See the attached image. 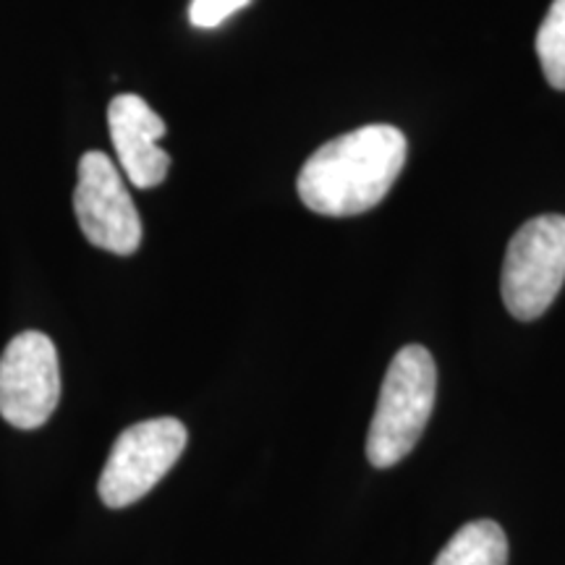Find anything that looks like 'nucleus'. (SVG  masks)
<instances>
[{"label":"nucleus","mask_w":565,"mask_h":565,"mask_svg":"<svg viewBox=\"0 0 565 565\" xmlns=\"http://www.w3.org/2000/svg\"><path fill=\"white\" fill-rule=\"evenodd\" d=\"M404 131L372 124L322 145L299 173L301 202L328 217H349L377 207L406 162Z\"/></svg>","instance_id":"obj_1"},{"label":"nucleus","mask_w":565,"mask_h":565,"mask_svg":"<svg viewBox=\"0 0 565 565\" xmlns=\"http://www.w3.org/2000/svg\"><path fill=\"white\" fill-rule=\"evenodd\" d=\"M437 370L424 345H406L393 356L374 408L366 458L377 469H391L422 440L435 408Z\"/></svg>","instance_id":"obj_2"},{"label":"nucleus","mask_w":565,"mask_h":565,"mask_svg":"<svg viewBox=\"0 0 565 565\" xmlns=\"http://www.w3.org/2000/svg\"><path fill=\"white\" fill-rule=\"evenodd\" d=\"M565 282V217L540 215L508 244L500 294L515 320L532 322L553 307Z\"/></svg>","instance_id":"obj_3"},{"label":"nucleus","mask_w":565,"mask_h":565,"mask_svg":"<svg viewBox=\"0 0 565 565\" xmlns=\"http://www.w3.org/2000/svg\"><path fill=\"white\" fill-rule=\"evenodd\" d=\"M189 443L186 427L173 416L147 419L124 429L103 466L97 492L108 508H126L152 492L179 461Z\"/></svg>","instance_id":"obj_4"},{"label":"nucleus","mask_w":565,"mask_h":565,"mask_svg":"<svg viewBox=\"0 0 565 565\" xmlns=\"http://www.w3.org/2000/svg\"><path fill=\"white\" fill-rule=\"evenodd\" d=\"M74 212L87 242L97 249L129 257L141 244V217L124 175L108 154L87 152L79 160Z\"/></svg>","instance_id":"obj_5"},{"label":"nucleus","mask_w":565,"mask_h":565,"mask_svg":"<svg viewBox=\"0 0 565 565\" xmlns=\"http://www.w3.org/2000/svg\"><path fill=\"white\" fill-rule=\"evenodd\" d=\"M61 401V366L45 333L26 330L0 356V416L17 429H38Z\"/></svg>","instance_id":"obj_6"},{"label":"nucleus","mask_w":565,"mask_h":565,"mask_svg":"<svg viewBox=\"0 0 565 565\" xmlns=\"http://www.w3.org/2000/svg\"><path fill=\"white\" fill-rule=\"evenodd\" d=\"M110 141L116 147L126 179L139 189H152L171 171V154L160 150L158 139L168 126L139 95L113 97L108 108Z\"/></svg>","instance_id":"obj_7"},{"label":"nucleus","mask_w":565,"mask_h":565,"mask_svg":"<svg viewBox=\"0 0 565 565\" xmlns=\"http://www.w3.org/2000/svg\"><path fill=\"white\" fill-rule=\"evenodd\" d=\"M433 565H508L505 532L490 519L469 521L450 536Z\"/></svg>","instance_id":"obj_8"},{"label":"nucleus","mask_w":565,"mask_h":565,"mask_svg":"<svg viewBox=\"0 0 565 565\" xmlns=\"http://www.w3.org/2000/svg\"><path fill=\"white\" fill-rule=\"evenodd\" d=\"M536 55L542 71L555 89H565V0H553L540 34H536Z\"/></svg>","instance_id":"obj_9"},{"label":"nucleus","mask_w":565,"mask_h":565,"mask_svg":"<svg viewBox=\"0 0 565 565\" xmlns=\"http://www.w3.org/2000/svg\"><path fill=\"white\" fill-rule=\"evenodd\" d=\"M249 3L252 0H192L189 21L200 26V30H212V26H221L225 19Z\"/></svg>","instance_id":"obj_10"}]
</instances>
